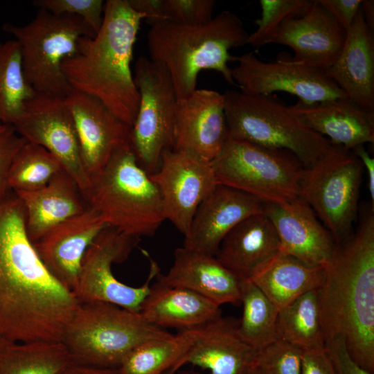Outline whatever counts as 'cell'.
I'll use <instances>...</instances> for the list:
<instances>
[{
  "mask_svg": "<svg viewBox=\"0 0 374 374\" xmlns=\"http://www.w3.org/2000/svg\"><path fill=\"white\" fill-rule=\"evenodd\" d=\"M132 8L145 16L144 21L150 26L166 21L164 0H128Z\"/></svg>",
  "mask_w": 374,
  "mask_h": 374,
  "instance_id": "44",
  "label": "cell"
},
{
  "mask_svg": "<svg viewBox=\"0 0 374 374\" xmlns=\"http://www.w3.org/2000/svg\"><path fill=\"white\" fill-rule=\"evenodd\" d=\"M229 138L223 93L195 89L178 99L174 121L173 150L211 161Z\"/></svg>",
  "mask_w": 374,
  "mask_h": 374,
  "instance_id": "18",
  "label": "cell"
},
{
  "mask_svg": "<svg viewBox=\"0 0 374 374\" xmlns=\"http://www.w3.org/2000/svg\"><path fill=\"white\" fill-rule=\"evenodd\" d=\"M26 142L12 125L0 124V190L8 188L7 177L10 166L16 154Z\"/></svg>",
  "mask_w": 374,
  "mask_h": 374,
  "instance_id": "40",
  "label": "cell"
},
{
  "mask_svg": "<svg viewBox=\"0 0 374 374\" xmlns=\"http://www.w3.org/2000/svg\"><path fill=\"white\" fill-rule=\"evenodd\" d=\"M211 164L218 184L263 203L282 204L300 197L304 167L287 150L229 137Z\"/></svg>",
  "mask_w": 374,
  "mask_h": 374,
  "instance_id": "9",
  "label": "cell"
},
{
  "mask_svg": "<svg viewBox=\"0 0 374 374\" xmlns=\"http://www.w3.org/2000/svg\"><path fill=\"white\" fill-rule=\"evenodd\" d=\"M64 99L75 127L82 161L90 178L116 151L132 145V127L92 96L72 90Z\"/></svg>",
  "mask_w": 374,
  "mask_h": 374,
  "instance_id": "17",
  "label": "cell"
},
{
  "mask_svg": "<svg viewBox=\"0 0 374 374\" xmlns=\"http://www.w3.org/2000/svg\"><path fill=\"white\" fill-rule=\"evenodd\" d=\"M237 61L232 76L243 93L270 96L274 91L287 92L305 104L347 98L325 71L292 59L266 62L249 52L238 57Z\"/></svg>",
  "mask_w": 374,
  "mask_h": 374,
  "instance_id": "13",
  "label": "cell"
},
{
  "mask_svg": "<svg viewBox=\"0 0 374 374\" xmlns=\"http://www.w3.org/2000/svg\"><path fill=\"white\" fill-rule=\"evenodd\" d=\"M363 172L361 161L352 150L331 143L313 165L303 169L300 197L337 244L353 233Z\"/></svg>",
  "mask_w": 374,
  "mask_h": 374,
  "instance_id": "10",
  "label": "cell"
},
{
  "mask_svg": "<svg viewBox=\"0 0 374 374\" xmlns=\"http://www.w3.org/2000/svg\"><path fill=\"white\" fill-rule=\"evenodd\" d=\"M0 124H1V123H0Z\"/></svg>",
  "mask_w": 374,
  "mask_h": 374,
  "instance_id": "50",
  "label": "cell"
},
{
  "mask_svg": "<svg viewBox=\"0 0 374 374\" xmlns=\"http://www.w3.org/2000/svg\"><path fill=\"white\" fill-rule=\"evenodd\" d=\"M61 374H121L118 368H102L71 362Z\"/></svg>",
  "mask_w": 374,
  "mask_h": 374,
  "instance_id": "46",
  "label": "cell"
},
{
  "mask_svg": "<svg viewBox=\"0 0 374 374\" xmlns=\"http://www.w3.org/2000/svg\"><path fill=\"white\" fill-rule=\"evenodd\" d=\"M71 362L62 341H16L0 337V374H61Z\"/></svg>",
  "mask_w": 374,
  "mask_h": 374,
  "instance_id": "30",
  "label": "cell"
},
{
  "mask_svg": "<svg viewBox=\"0 0 374 374\" xmlns=\"http://www.w3.org/2000/svg\"><path fill=\"white\" fill-rule=\"evenodd\" d=\"M289 107L302 123L327 136L332 144L351 150L374 142V112L348 98L313 104L299 100Z\"/></svg>",
  "mask_w": 374,
  "mask_h": 374,
  "instance_id": "24",
  "label": "cell"
},
{
  "mask_svg": "<svg viewBox=\"0 0 374 374\" xmlns=\"http://www.w3.org/2000/svg\"><path fill=\"white\" fill-rule=\"evenodd\" d=\"M3 30L18 43L28 83L36 93L65 98L72 89L62 71L64 60L75 54L82 37L96 33L80 17L38 9L27 24H4Z\"/></svg>",
  "mask_w": 374,
  "mask_h": 374,
  "instance_id": "8",
  "label": "cell"
},
{
  "mask_svg": "<svg viewBox=\"0 0 374 374\" xmlns=\"http://www.w3.org/2000/svg\"><path fill=\"white\" fill-rule=\"evenodd\" d=\"M327 75L359 107L374 112V35L360 10L344 46Z\"/></svg>",
  "mask_w": 374,
  "mask_h": 374,
  "instance_id": "23",
  "label": "cell"
},
{
  "mask_svg": "<svg viewBox=\"0 0 374 374\" xmlns=\"http://www.w3.org/2000/svg\"><path fill=\"white\" fill-rule=\"evenodd\" d=\"M263 206L249 194L217 184L196 210L184 247L215 256L228 233L247 217L263 213Z\"/></svg>",
  "mask_w": 374,
  "mask_h": 374,
  "instance_id": "21",
  "label": "cell"
},
{
  "mask_svg": "<svg viewBox=\"0 0 374 374\" xmlns=\"http://www.w3.org/2000/svg\"><path fill=\"white\" fill-rule=\"evenodd\" d=\"M27 142L42 146L55 156L76 181L83 195L89 185L71 114L63 97L35 93L12 125Z\"/></svg>",
  "mask_w": 374,
  "mask_h": 374,
  "instance_id": "14",
  "label": "cell"
},
{
  "mask_svg": "<svg viewBox=\"0 0 374 374\" xmlns=\"http://www.w3.org/2000/svg\"><path fill=\"white\" fill-rule=\"evenodd\" d=\"M263 212L277 232L281 251L309 266L328 265L337 244L302 198L282 204L264 203Z\"/></svg>",
  "mask_w": 374,
  "mask_h": 374,
  "instance_id": "20",
  "label": "cell"
},
{
  "mask_svg": "<svg viewBox=\"0 0 374 374\" xmlns=\"http://www.w3.org/2000/svg\"><path fill=\"white\" fill-rule=\"evenodd\" d=\"M213 0H164L166 21L197 26L213 19Z\"/></svg>",
  "mask_w": 374,
  "mask_h": 374,
  "instance_id": "39",
  "label": "cell"
},
{
  "mask_svg": "<svg viewBox=\"0 0 374 374\" xmlns=\"http://www.w3.org/2000/svg\"><path fill=\"white\" fill-rule=\"evenodd\" d=\"M107 226L102 217L89 207L54 226L33 244L50 273L73 291L86 251Z\"/></svg>",
  "mask_w": 374,
  "mask_h": 374,
  "instance_id": "22",
  "label": "cell"
},
{
  "mask_svg": "<svg viewBox=\"0 0 374 374\" xmlns=\"http://www.w3.org/2000/svg\"><path fill=\"white\" fill-rule=\"evenodd\" d=\"M247 374H261L257 368L254 366Z\"/></svg>",
  "mask_w": 374,
  "mask_h": 374,
  "instance_id": "49",
  "label": "cell"
},
{
  "mask_svg": "<svg viewBox=\"0 0 374 374\" xmlns=\"http://www.w3.org/2000/svg\"><path fill=\"white\" fill-rule=\"evenodd\" d=\"M63 170L59 160L47 150L26 141L12 161L7 186L15 192L35 190Z\"/></svg>",
  "mask_w": 374,
  "mask_h": 374,
  "instance_id": "34",
  "label": "cell"
},
{
  "mask_svg": "<svg viewBox=\"0 0 374 374\" xmlns=\"http://www.w3.org/2000/svg\"><path fill=\"white\" fill-rule=\"evenodd\" d=\"M325 268L309 266L280 251L250 280L278 308L321 285Z\"/></svg>",
  "mask_w": 374,
  "mask_h": 374,
  "instance_id": "29",
  "label": "cell"
},
{
  "mask_svg": "<svg viewBox=\"0 0 374 374\" xmlns=\"http://www.w3.org/2000/svg\"><path fill=\"white\" fill-rule=\"evenodd\" d=\"M33 5L57 15H70L82 18L96 34L100 30L105 10L102 0H35Z\"/></svg>",
  "mask_w": 374,
  "mask_h": 374,
  "instance_id": "38",
  "label": "cell"
},
{
  "mask_svg": "<svg viewBox=\"0 0 374 374\" xmlns=\"http://www.w3.org/2000/svg\"><path fill=\"white\" fill-rule=\"evenodd\" d=\"M361 11L366 24L374 30V1L373 0H362Z\"/></svg>",
  "mask_w": 374,
  "mask_h": 374,
  "instance_id": "47",
  "label": "cell"
},
{
  "mask_svg": "<svg viewBox=\"0 0 374 374\" xmlns=\"http://www.w3.org/2000/svg\"><path fill=\"white\" fill-rule=\"evenodd\" d=\"M229 137L292 153L305 168L310 167L330 145L329 140L305 126L270 96L237 90L223 93Z\"/></svg>",
  "mask_w": 374,
  "mask_h": 374,
  "instance_id": "7",
  "label": "cell"
},
{
  "mask_svg": "<svg viewBox=\"0 0 374 374\" xmlns=\"http://www.w3.org/2000/svg\"><path fill=\"white\" fill-rule=\"evenodd\" d=\"M35 93L25 78L17 41L0 43V123L12 125Z\"/></svg>",
  "mask_w": 374,
  "mask_h": 374,
  "instance_id": "33",
  "label": "cell"
},
{
  "mask_svg": "<svg viewBox=\"0 0 374 374\" xmlns=\"http://www.w3.org/2000/svg\"><path fill=\"white\" fill-rule=\"evenodd\" d=\"M15 193L22 202L26 232L33 243L89 208L79 186L64 170L41 188Z\"/></svg>",
  "mask_w": 374,
  "mask_h": 374,
  "instance_id": "27",
  "label": "cell"
},
{
  "mask_svg": "<svg viewBox=\"0 0 374 374\" xmlns=\"http://www.w3.org/2000/svg\"><path fill=\"white\" fill-rule=\"evenodd\" d=\"M318 1L348 31L360 10L362 0H318Z\"/></svg>",
  "mask_w": 374,
  "mask_h": 374,
  "instance_id": "42",
  "label": "cell"
},
{
  "mask_svg": "<svg viewBox=\"0 0 374 374\" xmlns=\"http://www.w3.org/2000/svg\"><path fill=\"white\" fill-rule=\"evenodd\" d=\"M139 103L131 128V144L139 163L150 175L159 168L163 152L173 148L177 96L166 67L145 56L134 65Z\"/></svg>",
  "mask_w": 374,
  "mask_h": 374,
  "instance_id": "11",
  "label": "cell"
},
{
  "mask_svg": "<svg viewBox=\"0 0 374 374\" xmlns=\"http://www.w3.org/2000/svg\"><path fill=\"white\" fill-rule=\"evenodd\" d=\"M172 334L148 323L140 313L105 302L79 303L61 341L74 363L118 368L136 346Z\"/></svg>",
  "mask_w": 374,
  "mask_h": 374,
  "instance_id": "6",
  "label": "cell"
},
{
  "mask_svg": "<svg viewBox=\"0 0 374 374\" xmlns=\"http://www.w3.org/2000/svg\"><path fill=\"white\" fill-rule=\"evenodd\" d=\"M281 251L277 232L263 213L233 227L222 241L217 259L240 279H250Z\"/></svg>",
  "mask_w": 374,
  "mask_h": 374,
  "instance_id": "26",
  "label": "cell"
},
{
  "mask_svg": "<svg viewBox=\"0 0 374 374\" xmlns=\"http://www.w3.org/2000/svg\"><path fill=\"white\" fill-rule=\"evenodd\" d=\"M317 290L324 341L346 340L353 359L374 374V208L361 209L357 229L325 268Z\"/></svg>",
  "mask_w": 374,
  "mask_h": 374,
  "instance_id": "2",
  "label": "cell"
},
{
  "mask_svg": "<svg viewBox=\"0 0 374 374\" xmlns=\"http://www.w3.org/2000/svg\"><path fill=\"white\" fill-rule=\"evenodd\" d=\"M150 177L160 192L166 220L184 235L199 204L218 184L211 161L173 149L163 152Z\"/></svg>",
  "mask_w": 374,
  "mask_h": 374,
  "instance_id": "15",
  "label": "cell"
},
{
  "mask_svg": "<svg viewBox=\"0 0 374 374\" xmlns=\"http://www.w3.org/2000/svg\"><path fill=\"white\" fill-rule=\"evenodd\" d=\"M156 277L168 285L192 290L219 306L240 303L241 279L214 256L177 248L167 274L159 272Z\"/></svg>",
  "mask_w": 374,
  "mask_h": 374,
  "instance_id": "25",
  "label": "cell"
},
{
  "mask_svg": "<svg viewBox=\"0 0 374 374\" xmlns=\"http://www.w3.org/2000/svg\"><path fill=\"white\" fill-rule=\"evenodd\" d=\"M240 303L238 332L248 345L258 350L278 339V308L250 279H241Z\"/></svg>",
  "mask_w": 374,
  "mask_h": 374,
  "instance_id": "32",
  "label": "cell"
},
{
  "mask_svg": "<svg viewBox=\"0 0 374 374\" xmlns=\"http://www.w3.org/2000/svg\"><path fill=\"white\" fill-rule=\"evenodd\" d=\"M261 17L255 21L257 29L249 35L247 44L257 51L271 43L285 19L304 12L308 0H260Z\"/></svg>",
  "mask_w": 374,
  "mask_h": 374,
  "instance_id": "36",
  "label": "cell"
},
{
  "mask_svg": "<svg viewBox=\"0 0 374 374\" xmlns=\"http://www.w3.org/2000/svg\"><path fill=\"white\" fill-rule=\"evenodd\" d=\"M78 305L29 239L20 198L10 188L0 190V337L61 341Z\"/></svg>",
  "mask_w": 374,
  "mask_h": 374,
  "instance_id": "1",
  "label": "cell"
},
{
  "mask_svg": "<svg viewBox=\"0 0 374 374\" xmlns=\"http://www.w3.org/2000/svg\"><path fill=\"white\" fill-rule=\"evenodd\" d=\"M248 37L240 18L223 10L201 26L170 21L150 26L147 45L149 58L166 67L177 98L182 99L197 89V77L203 70L215 71L226 82L236 85L228 64L238 57L229 51L247 44Z\"/></svg>",
  "mask_w": 374,
  "mask_h": 374,
  "instance_id": "4",
  "label": "cell"
},
{
  "mask_svg": "<svg viewBox=\"0 0 374 374\" xmlns=\"http://www.w3.org/2000/svg\"><path fill=\"white\" fill-rule=\"evenodd\" d=\"M84 197L107 226L130 236L152 237L166 220L160 192L132 145L116 151L90 177Z\"/></svg>",
  "mask_w": 374,
  "mask_h": 374,
  "instance_id": "5",
  "label": "cell"
},
{
  "mask_svg": "<svg viewBox=\"0 0 374 374\" xmlns=\"http://www.w3.org/2000/svg\"><path fill=\"white\" fill-rule=\"evenodd\" d=\"M346 34L318 0H312L303 14L284 21L271 43L292 48L293 61L326 71L341 53Z\"/></svg>",
  "mask_w": 374,
  "mask_h": 374,
  "instance_id": "19",
  "label": "cell"
},
{
  "mask_svg": "<svg viewBox=\"0 0 374 374\" xmlns=\"http://www.w3.org/2000/svg\"><path fill=\"white\" fill-rule=\"evenodd\" d=\"M324 348L335 374H373L362 368L353 359L342 337L326 340Z\"/></svg>",
  "mask_w": 374,
  "mask_h": 374,
  "instance_id": "41",
  "label": "cell"
},
{
  "mask_svg": "<svg viewBox=\"0 0 374 374\" xmlns=\"http://www.w3.org/2000/svg\"><path fill=\"white\" fill-rule=\"evenodd\" d=\"M276 333L278 339L301 350L324 347L317 290L278 309Z\"/></svg>",
  "mask_w": 374,
  "mask_h": 374,
  "instance_id": "31",
  "label": "cell"
},
{
  "mask_svg": "<svg viewBox=\"0 0 374 374\" xmlns=\"http://www.w3.org/2000/svg\"><path fill=\"white\" fill-rule=\"evenodd\" d=\"M301 351L277 339L257 350L254 366L261 374H301Z\"/></svg>",
  "mask_w": 374,
  "mask_h": 374,
  "instance_id": "37",
  "label": "cell"
},
{
  "mask_svg": "<svg viewBox=\"0 0 374 374\" xmlns=\"http://www.w3.org/2000/svg\"><path fill=\"white\" fill-rule=\"evenodd\" d=\"M188 346L184 335L145 341L134 347L123 359L121 374H163L182 357Z\"/></svg>",
  "mask_w": 374,
  "mask_h": 374,
  "instance_id": "35",
  "label": "cell"
},
{
  "mask_svg": "<svg viewBox=\"0 0 374 374\" xmlns=\"http://www.w3.org/2000/svg\"><path fill=\"white\" fill-rule=\"evenodd\" d=\"M188 346L182 357L163 374H174L190 364L208 374H247L255 365L257 350L238 332V320L222 316L193 328L179 330Z\"/></svg>",
  "mask_w": 374,
  "mask_h": 374,
  "instance_id": "16",
  "label": "cell"
},
{
  "mask_svg": "<svg viewBox=\"0 0 374 374\" xmlns=\"http://www.w3.org/2000/svg\"><path fill=\"white\" fill-rule=\"evenodd\" d=\"M145 16L128 0H107L103 21L93 37H82L62 73L72 90L92 96L132 127L139 93L131 69L134 46Z\"/></svg>",
  "mask_w": 374,
  "mask_h": 374,
  "instance_id": "3",
  "label": "cell"
},
{
  "mask_svg": "<svg viewBox=\"0 0 374 374\" xmlns=\"http://www.w3.org/2000/svg\"><path fill=\"white\" fill-rule=\"evenodd\" d=\"M139 313L152 325L179 330L193 328L222 316L220 306L209 299L159 279L150 285Z\"/></svg>",
  "mask_w": 374,
  "mask_h": 374,
  "instance_id": "28",
  "label": "cell"
},
{
  "mask_svg": "<svg viewBox=\"0 0 374 374\" xmlns=\"http://www.w3.org/2000/svg\"><path fill=\"white\" fill-rule=\"evenodd\" d=\"M301 374H335L324 347L301 351Z\"/></svg>",
  "mask_w": 374,
  "mask_h": 374,
  "instance_id": "43",
  "label": "cell"
},
{
  "mask_svg": "<svg viewBox=\"0 0 374 374\" xmlns=\"http://www.w3.org/2000/svg\"><path fill=\"white\" fill-rule=\"evenodd\" d=\"M174 374H204L202 373H200V372H197V371H193V370H184V371H177V372H175Z\"/></svg>",
  "mask_w": 374,
  "mask_h": 374,
  "instance_id": "48",
  "label": "cell"
},
{
  "mask_svg": "<svg viewBox=\"0 0 374 374\" xmlns=\"http://www.w3.org/2000/svg\"><path fill=\"white\" fill-rule=\"evenodd\" d=\"M361 161L368 176V188L371 197V204L374 208V159L365 150L364 145L351 150Z\"/></svg>",
  "mask_w": 374,
  "mask_h": 374,
  "instance_id": "45",
  "label": "cell"
},
{
  "mask_svg": "<svg viewBox=\"0 0 374 374\" xmlns=\"http://www.w3.org/2000/svg\"><path fill=\"white\" fill-rule=\"evenodd\" d=\"M139 238L107 226L86 251L77 284L72 292L79 303L105 302L139 313L150 288V281L159 272L157 263L149 257L150 269L145 283L140 287L127 285L116 278L113 264L126 260Z\"/></svg>",
  "mask_w": 374,
  "mask_h": 374,
  "instance_id": "12",
  "label": "cell"
}]
</instances>
